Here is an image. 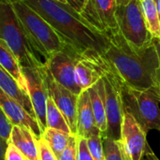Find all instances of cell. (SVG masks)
<instances>
[{
	"label": "cell",
	"instance_id": "obj_18",
	"mask_svg": "<svg viewBox=\"0 0 160 160\" xmlns=\"http://www.w3.org/2000/svg\"><path fill=\"white\" fill-rule=\"evenodd\" d=\"M9 143L15 145L26 158L39 160L38 139L27 128L14 126Z\"/></svg>",
	"mask_w": 160,
	"mask_h": 160
},
{
	"label": "cell",
	"instance_id": "obj_3",
	"mask_svg": "<svg viewBox=\"0 0 160 160\" xmlns=\"http://www.w3.org/2000/svg\"><path fill=\"white\" fill-rule=\"evenodd\" d=\"M0 39L8 46L22 68H41L45 66V60L33 47L12 5L4 1L0 2Z\"/></svg>",
	"mask_w": 160,
	"mask_h": 160
},
{
	"label": "cell",
	"instance_id": "obj_4",
	"mask_svg": "<svg viewBox=\"0 0 160 160\" xmlns=\"http://www.w3.org/2000/svg\"><path fill=\"white\" fill-rule=\"evenodd\" d=\"M11 5L33 47L45 62L52 54L64 51L68 46L53 27L25 2Z\"/></svg>",
	"mask_w": 160,
	"mask_h": 160
},
{
	"label": "cell",
	"instance_id": "obj_15",
	"mask_svg": "<svg viewBox=\"0 0 160 160\" xmlns=\"http://www.w3.org/2000/svg\"><path fill=\"white\" fill-rule=\"evenodd\" d=\"M96 135H101V132L96 122L88 90H84L81 93L78 99L77 136L88 140Z\"/></svg>",
	"mask_w": 160,
	"mask_h": 160
},
{
	"label": "cell",
	"instance_id": "obj_25",
	"mask_svg": "<svg viewBox=\"0 0 160 160\" xmlns=\"http://www.w3.org/2000/svg\"><path fill=\"white\" fill-rule=\"evenodd\" d=\"M88 149L94 160H105V152L103 146V137L96 135L87 140Z\"/></svg>",
	"mask_w": 160,
	"mask_h": 160
},
{
	"label": "cell",
	"instance_id": "obj_32",
	"mask_svg": "<svg viewBox=\"0 0 160 160\" xmlns=\"http://www.w3.org/2000/svg\"><path fill=\"white\" fill-rule=\"evenodd\" d=\"M142 160H159V159L155 156V154L152 152V150H151V149H149V150L146 152L145 156L143 157V158H142Z\"/></svg>",
	"mask_w": 160,
	"mask_h": 160
},
{
	"label": "cell",
	"instance_id": "obj_1",
	"mask_svg": "<svg viewBox=\"0 0 160 160\" xmlns=\"http://www.w3.org/2000/svg\"><path fill=\"white\" fill-rule=\"evenodd\" d=\"M109 45L103 54L125 84L135 90H147L156 87L157 70L159 57L154 44L144 49L130 45L121 32L107 34Z\"/></svg>",
	"mask_w": 160,
	"mask_h": 160
},
{
	"label": "cell",
	"instance_id": "obj_22",
	"mask_svg": "<svg viewBox=\"0 0 160 160\" xmlns=\"http://www.w3.org/2000/svg\"><path fill=\"white\" fill-rule=\"evenodd\" d=\"M147 27L154 38H160V18L155 0H141Z\"/></svg>",
	"mask_w": 160,
	"mask_h": 160
},
{
	"label": "cell",
	"instance_id": "obj_37",
	"mask_svg": "<svg viewBox=\"0 0 160 160\" xmlns=\"http://www.w3.org/2000/svg\"><path fill=\"white\" fill-rule=\"evenodd\" d=\"M25 160H32V159H29V158H25Z\"/></svg>",
	"mask_w": 160,
	"mask_h": 160
},
{
	"label": "cell",
	"instance_id": "obj_9",
	"mask_svg": "<svg viewBox=\"0 0 160 160\" xmlns=\"http://www.w3.org/2000/svg\"><path fill=\"white\" fill-rule=\"evenodd\" d=\"M116 0H86L81 12L83 20L102 34L118 31Z\"/></svg>",
	"mask_w": 160,
	"mask_h": 160
},
{
	"label": "cell",
	"instance_id": "obj_29",
	"mask_svg": "<svg viewBox=\"0 0 160 160\" xmlns=\"http://www.w3.org/2000/svg\"><path fill=\"white\" fill-rule=\"evenodd\" d=\"M25 158H26L23 156V154L15 145L9 143L6 150L3 160H25Z\"/></svg>",
	"mask_w": 160,
	"mask_h": 160
},
{
	"label": "cell",
	"instance_id": "obj_23",
	"mask_svg": "<svg viewBox=\"0 0 160 160\" xmlns=\"http://www.w3.org/2000/svg\"><path fill=\"white\" fill-rule=\"evenodd\" d=\"M105 160H132L127 153L122 142L103 138Z\"/></svg>",
	"mask_w": 160,
	"mask_h": 160
},
{
	"label": "cell",
	"instance_id": "obj_19",
	"mask_svg": "<svg viewBox=\"0 0 160 160\" xmlns=\"http://www.w3.org/2000/svg\"><path fill=\"white\" fill-rule=\"evenodd\" d=\"M0 67L4 68L19 84L27 92L26 81L22 72V67L19 60L8 48V46L0 39Z\"/></svg>",
	"mask_w": 160,
	"mask_h": 160
},
{
	"label": "cell",
	"instance_id": "obj_14",
	"mask_svg": "<svg viewBox=\"0 0 160 160\" xmlns=\"http://www.w3.org/2000/svg\"><path fill=\"white\" fill-rule=\"evenodd\" d=\"M100 53L89 52L82 54L75 68V79L80 88L84 91L91 88L102 78V68L99 63Z\"/></svg>",
	"mask_w": 160,
	"mask_h": 160
},
{
	"label": "cell",
	"instance_id": "obj_7",
	"mask_svg": "<svg viewBox=\"0 0 160 160\" xmlns=\"http://www.w3.org/2000/svg\"><path fill=\"white\" fill-rule=\"evenodd\" d=\"M116 19L119 31L130 45L144 49L153 44L154 38L147 27L141 0H129L117 6Z\"/></svg>",
	"mask_w": 160,
	"mask_h": 160
},
{
	"label": "cell",
	"instance_id": "obj_17",
	"mask_svg": "<svg viewBox=\"0 0 160 160\" xmlns=\"http://www.w3.org/2000/svg\"><path fill=\"white\" fill-rule=\"evenodd\" d=\"M89 97L92 103L93 112L95 114L97 125L101 132L103 138L106 137L107 133V112H106V95L105 86L102 78L88 89Z\"/></svg>",
	"mask_w": 160,
	"mask_h": 160
},
{
	"label": "cell",
	"instance_id": "obj_28",
	"mask_svg": "<svg viewBox=\"0 0 160 160\" xmlns=\"http://www.w3.org/2000/svg\"><path fill=\"white\" fill-rule=\"evenodd\" d=\"M77 160H94L87 145V140L78 137V157Z\"/></svg>",
	"mask_w": 160,
	"mask_h": 160
},
{
	"label": "cell",
	"instance_id": "obj_36",
	"mask_svg": "<svg viewBox=\"0 0 160 160\" xmlns=\"http://www.w3.org/2000/svg\"><path fill=\"white\" fill-rule=\"evenodd\" d=\"M56 1H58V2H61V3H63V4H68V2L66 1V0H56Z\"/></svg>",
	"mask_w": 160,
	"mask_h": 160
},
{
	"label": "cell",
	"instance_id": "obj_30",
	"mask_svg": "<svg viewBox=\"0 0 160 160\" xmlns=\"http://www.w3.org/2000/svg\"><path fill=\"white\" fill-rule=\"evenodd\" d=\"M154 44L156 46L157 52L158 53V57H159V66L157 70V77H156V90L160 98V41L158 38H154Z\"/></svg>",
	"mask_w": 160,
	"mask_h": 160
},
{
	"label": "cell",
	"instance_id": "obj_12",
	"mask_svg": "<svg viewBox=\"0 0 160 160\" xmlns=\"http://www.w3.org/2000/svg\"><path fill=\"white\" fill-rule=\"evenodd\" d=\"M146 135L147 133L138 121L128 112L125 111L120 141L132 160H142L150 149Z\"/></svg>",
	"mask_w": 160,
	"mask_h": 160
},
{
	"label": "cell",
	"instance_id": "obj_6",
	"mask_svg": "<svg viewBox=\"0 0 160 160\" xmlns=\"http://www.w3.org/2000/svg\"><path fill=\"white\" fill-rule=\"evenodd\" d=\"M122 95L125 111L138 121L146 133L152 129L160 132V98L155 87L141 91L124 83Z\"/></svg>",
	"mask_w": 160,
	"mask_h": 160
},
{
	"label": "cell",
	"instance_id": "obj_13",
	"mask_svg": "<svg viewBox=\"0 0 160 160\" xmlns=\"http://www.w3.org/2000/svg\"><path fill=\"white\" fill-rule=\"evenodd\" d=\"M0 110L5 112L14 126L27 128L38 140L42 138L43 132L38 120L28 113L22 106L8 97L3 91L0 92Z\"/></svg>",
	"mask_w": 160,
	"mask_h": 160
},
{
	"label": "cell",
	"instance_id": "obj_31",
	"mask_svg": "<svg viewBox=\"0 0 160 160\" xmlns=\"http://www.w3.org/2000/svg\"><path fill=\"white\" fill-rule=\"evenodd\" d=\"M66 1L79 14H81V12L82 11V8H84V5L86 3V0H66Z\"/></svg>",
	"mask_w": 160,
	"mask_h": 160
},
{
	"label": "cell",
	"instance_id": "obj_2",
	"mask_svg": "<svg viewBox=\"0 0 160 160\" xmlns=\"http://www.w3.org/2000/svg\"><path fill=\"white\" fill-rule=\"evenodd\" d=\"M25 3L40 14L78 53L96 52L103 54L107 49L108 36L91 27L69 5L56 0H26Z\"/></svg>",
	"mask_w": 160,
	"mask_h": 160
},
{
	"label": "cell",
	"instance_id": "obj_26",
	"mask_svg": "<svg viewBox=\"0 0 160 160\" xmlns=\"http://www.w3.org/2000/svg\"><path fill=\"white\" fill-rule=\"evenodd\" d=\"M78 157V136L72 135L68 145L64 150L58 160H77Z\"/></svg>",
	"mask_w": 160,
	"mask_h": 160
},
{
	"label": "cell",
	"instance_id": "obj_8",
	"mask_svg": "<svg viewBox=\"0 0 160 160\" xmlns=\"http://www.w3.org/2000/svg\"><path fill=\"white\" fill-rule=\"evenodd\" d=\"M81 55L70 46H68L64 51L52 54L45 63L52 78L77 96L82 92L75 79V68Z\"/></svg>",
	"mask_w": 160,
	"mask_h": 160
},
{
	"label": "cell",
	"instance_id": "obj_38",
	"mask_svg": "<svg viewBox=\"0 0 160 160\" xmlns=\"http://www.w3.org/2000/svg\"><path fill=\"white\" fill-rule=\"evenodd\" d=\"M158 39H159V41H160V38H158Z\"/></svg>",
	"mask_w": 160,
	"mask_h": 160
},
{
	"label": "cell",
	"instance_id": "obj_16",
	"mask_svg": "<svg viewBox=\"0 0 160 160\" xmlns=\"http://www.w3.org/2000/svg\"><path fill=\"white\" fill-rule=\"evenodd\" d=\"M0 88L8 97L22 106L33 117H36V112L28 92L22 89L20 84L4 69L0 67Z\"/></svg>",
	"mask_w": 160,
	"mask_h": 160
},
{
	"label": "cell",
	"instance_id": "obj_5",
	"mask_svg": "<svg viewBox=\"0 0 160 160\" xmlns=\"http://www.w3.org/2000/svg\"><path fill=\"white\" fill-rule=\"evenodd\" d=\"M99 63L102 68V80L106 95L108 127L105 138L119 141L121 139L122 124L125 115L122 95V88L125 82L101 54L99 56Z\"/></svg>",
	"mask_w": 160,
	"mask_h": 160
},
{
	"label": "cell",
	"instance_id": "obj_20",
	"mask_svg": "<svg viewBox=\"0 0 160 160\" xmlns=\"http://www.w3.org/2000/svg\"><path fill=\"white\" fill-rule=\"evenodd\" d=\"M47 128H53L60 130L67 134L72 135L71 129L68 126L67 119L65 118L62 112L55 105L53 100L49 97L47 102V113H46Z\"/></svg>",
	"mask_w": 160,
	"mask_h": 160
},
{
	"label": "cell",
	"instance_id": "obj_35",
	"mask_svg": "<svg viewBox=\"0 0 160 160\" xmlns=\"http://www.w3.org/2000/svg\"><path fill=\"white\" fill-rule=\"evenodd\" d=\"M129 0H116V3H117V6H120L122 4H125L127 2H128Z\"/></svg>",
	"mask_w": 160,
	"mask_h": 160
},
{
	"label": "cell",
	"instance_id": "obj_11",
	"mask_svg": "<svg viewBox=\"0 0 160 160\" xmlns=\"http://www.w3.org/2000/svg\"><path fill=\"white\" fill-rule=\"evenodd\" d=\"M22 72L26 81L27 92L30 96L36 112L37 120L43 132L47 128L46 113L49 95L41 68H22Z\"/></svg>",
	"mask_w": 160,
	"mask_h": 160
},
{
	"label": "cell",
	"instance_id": "obj_10",
	"mask_svg": "<svg viewBox=\"0 0 160 160\" xmlns=\"http://www.w3.org/2000/svg\"><path fill=\"white\" fill-rule=\"evenodd\" d=\"M41 72L49 97L64 114L71 129L72 135L77 136V107L79 96L58 83L52 78L46 66L41 68Z\"/></svg>",
	"mask_w": 160,
	"mask_h": 160
},
{
	"label": "cell",
	"instance_id": "obj_34",
	"mask_svg": "<svg viewBox=\"0 0 160 160\" xmlns=\"http://www.w3.org/2000/svg\"><path fill=\"white\" fill-rule=\"evenodd\" d=\"M155 2H156L157 8H158V15L160 18V0H155Z\"/></svg>",
	"mask_w": 160,
	"mask_h": 160
},
{
	"label": "cell",
	"instance_id": "obj_33",
	"mask_svg": "<svg viewBox=\"0 0 160 160\" xmlns=\"http://www.w3.org/2000/svg\"><path fill=\"white\" fill-rule=\"evenodd\" d=\"M1 1L7 2V3H9V4H13V3H16V2H25L26 0H1Z\"/></svg>",
	"mask_w": 160,
	"mask_h": 160
},
{
	"label": "cell",
	"instance_id": "obj_21",
	"mask_svg": "<svg viewBox=\"0 0 160 160\" xmlns=\"http://www.w3.org/2000/svg\"><path fill=\"white\" fill-rule=\"evenodd\" d=\"M71 136L72 135L53 128H46L42 134V138L52 150L57 159L60 158L64 150L68 145Z\"/></svg>",
	"mask_w": 160,
	"mask_h": 160
},
{
	"label": "cell",
	"instance_id": "obj_24",
	"mask_svg": "<svg viewBox=\"0 0 160 160\" xmlns=\"http://www.w3.org/2000/svg\"><path fill=\"white\" fill-rule=\"evenodd\" d=\"M14 125L11 121L7 117L5 112L1 110L0 112V140H1V156L2 160L4 159V156L8 145L9 144L11 133L13 130Z\"/></svg>",
	"mask_w": 160,
	"mask_h": 160
},
{
	"label": "cell",
	"instance_id": "obj_27",
	"mask_svg": "<svg viewBox=\"0 0 160 160\" xmlns=\"http://www.w3.org/2000/svg\"><path fill=\"white\" fill-rule=\"evenodd\" d=\"M38 149L39 160H58L43 138L38 140Z\"/></svg>",
	"mask_w": 160,
	"mask_h": 160
}]
</instances>
